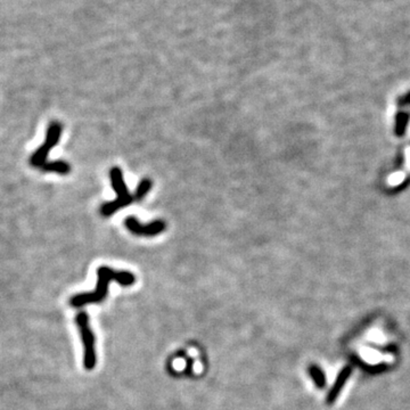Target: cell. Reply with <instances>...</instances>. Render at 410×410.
I'll return each instance as SVG.
<instances>
[{
	"instance_id": "8992f818",
	"label": "cell",
	"mask_w": 410,
	"mask_h": 410,
	"mask_svg": "<svg viewBox=\"0 0 410 410\" xmlns=\"http://www.w3.org/2000/svg\"><path fill=\"white\" fill-rule=\"evenodd\" d=\"M42 171L45 172H56L59 174H69L71 172V166L65 161H48L42 165Z\"/></svg>"
},
{
	"instance_id": "7a4b0ae2",
	"label": "cell",
	"mask_w": 410,
	"mask_h": 410,
	"mask_svg": "<svg viewBox=\"0 0 410 410\" xmlns=\"http://www.w3.org/2000/svg\"><path fill=\"white\" fill-rule=\"evenodd\" d=\"M110 178L111 182H112L113 189L117 193V198L112 202L104 203L101 206V213L104 217H111L122 208L127 205H130L131 203L135 202V198L133 195L129 193L128 187H127L125 182V178H123L122 170L118 166L111 169L110 171Z\"/></svg>"
},
{
	"instance_id": "6da1fadb",
	"label": "cell",
	"mask_w": 410,
	"mask_h": 410,
	"mask_svg": "<svg viewBox=\"0 0 410 410\" xmlns=\"http://www.w3.org/2000/svg\"><path fill=\"white\" fill-rule=\"evenodd\" d=\"M113 280L122 286H131L136 281V277L129 272H118L106 266L99 267L97 269V285L94 292L77 294L71 297L70 304L73 308H82L87 304L99 303L107 296L109 285Z\"/></svg>"
},
{
	"instance_id": "52a82bcc",
	"label": "cell",
	"mask_w": 410,
	"mask_h": 410,
	"mask_svg": "<svg viewBox=\"0 0 410 410\" xmlns=\"http://www.w3.org/2000/svg\"><path fill=\"white\" fill-rule=\"evenodd\" d=\"M153 186V182L150 179L148 178H145L142 179V180L139 182V185L137 186L136 188V192H135L134 195V198H135V202H140L142 201V198H144L148 192L152 188Z\"/></svg>"
},
{
	"instance_id": "277c9868",
	"label": "cell",
	"mask_w": 410,
	"mask_h": 410,
	"mask_svg": "<svg viewBox=\"0 0 410 410\" xmlns=\"http://www.w3.org/2000/svg\"><path fill=\"white\" fill-rule=\"evenodd\" d=\"M62 129L63 127L59 122L53 121L50 123L48 126V129H47L45 141H43V144L35 150L30 158L31 165L34 166V168L41 169L42 165L48 162L47 161V157H48L50 150L58 144L59 138H61Z\"/></svg>"
},
{
	"instance_id": "5b68a950",
	"label": "cell",
	"mask_w": 410,
	"mask_h": 410,
	"mask_svg": "<svg viewBox=\"0 0 410 410\" xmlns=\"http://www.w3.org/2000/svg\"><path fill=\"white\" fill-rule=\"evenodd\" d=\"M125 225L128 228L129 232L133 233L137 236H156L163 233L166 228V224L164 220L157 219V220L149 222L147 225H142L139 222L135 217H128L126 219Z\"/></svg>"
},
{
	"instance_id": "3957f363",
	"label": "cell",
	"mask_w": 410,
	"mask_h": 410,
	"mask_svg": "<svg viewBox=\"0 0 410 410\" xmlns=\"http://www.w3.org/2000/svg\"><path fill=\"white\" fill-rule=\"evenodd\" d=\"M75 324L78 326L83 343V366L87 370H93L96 366L97 357L95 349V335L89 326V317L85 311H81L75 317Z\"/></svg>"
}]
</instances>
